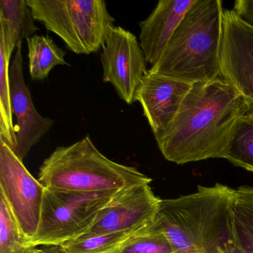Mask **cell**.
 Masks as SVG:
<instances>
[{
    "instance_id": "6da1fadb",
    "label": "cell",
    "mask_w": 253,
    "mask_h": 253,
    "mask_svg": "<svg viewBox=\"0 0 253 253\" xmlns=\"http://www.w3.org/2000/svg\"><path fill=\"white\" fill-rule=\"evenodd\" d=\"M241 94L222 78L192 84L178 112L156 140L164 158L178 165L223 158L235 121L249 112Z\"/></svg>"
},
{
    "instance_id": "7a4b0ae2",
    "label": "cell",
    "mask_w": 253,
    "mask_h": 253,
    "mask_svg": "<svg viewBox=\"0 0 253 253\" xmlns=\"http://www.w3.org/2000/svg\"><path fill=\"white\" fill-rule=\"evenodd\" d=\"M232 188L198 186L189 195L161 199L154 226L169 240L174 253H218L231 232Z\"/></svg>"
},
{
    "instance_id": "3957f363",
    "label": "cell",
    "mask_w": 253,
    "mask_h": 253,
    "mask_svg": "<svg viewBox=\"0 0 253 253\" xmlns=\"http://www.w3.org/2000/svg\"><path fill=\"white\" fill-rule=\"evenodd\" d=\"M223 10L220 0H195L149 70L190 84L221 78Z\"/></svg>"
},
{
    "instance_id": "277c9868",
    "label": "cell",
    "mask_w": 253,
    "mask_h": 253,
    "mask_svg": "<svg viewBox=\"0 0 253 253\" xmlns=\"http://www.w3.org/2000/svg\"><path fill=\"white\" fill-rule=\"evenodd\" d=\"M38 180L46 188L97 192L150 184L152 180L135 167L109 159L86 135L73 144L57 147L41 165Z\"/></svg>"
},
{
    "instance_id": "5b68a950",
    "label": "cell",
    "mask_w": 253,
    "mask_h": 253,
    "mask_svg": "<svg viewBox=\"0 0 253 253\" xmlns=\"http://www.w3.org/2000/svg\"><path fill=\"white\" fill-rule=\"evenodd\" d=\"M34 19L77 54L103 48L115 19L103 0H26Z\"/></svg>"
},
{
    "instance_id": "8992f818",
    "label": "cell",
    "mask_w": 253,
    "mask_h": 253,
    "mask_svg": "<svg viewBox=\"0 0 253 253\" xmlns=\"http://www.w3.org/2000/svg\"><path fill=\"white\" fill-rule=\"evenodd\" d=\"M119 191L81 192L45 187L39 226L29 245H61L84 235Z\"/></svg>"
},
{
    "instance_id": "52a82bcc",
    "label": "cell",
    "mask_w": 253,
    "mask_h": 253,
    "mask_svg": "<svg viewBox=\"0 0 253 253\" xmlns=\"http://www.w3.org/2000/svg\"><path fill=\"white\" fill-rule=\"evenodd\" d=\"M45 190L0 137V195L29 241L39 226Z\"/></svg>"
},
{
    "instance_id": "ba28073f",
    "label": "cell",
    "mask_w": 253,
    "mask_h": 253,
    "mask_svg": "<svg viewBox=\"0 0 253 253\" xmlns=\"http://www.w3.org/2000/svg\"><path fill=\"white\" fill-rule=\"evenodd\" d=\"M100 61L103 82L112 84L121 100L132 104L148 72L144 53L135 35L121 26H112L102 48Z\"/></svg>"
},
{
    "instance_id": "9c48e42d",
    "label": "cell",
    "mask_w": 253,
    "mask_h": 253,
    "mask_svg": "<svg viewBox=\"0 0 253 253\" xmlns=\"http://www.w3.org/2000/svg\"><path fill=\"white\" fill-rule=\"evenodd\" d=\"M220 78L232 85L253 112V28L233 10H223Z\"/></svg>"
},
{
    "instance_id": "30bf717a",
    "label": "cell",
    "mask_w": 253,
    "mask_h": 253,
    "mask_svg": "<svg viewBox=\"0 0 253 253\" xmlns=\"http://www.w3.org/2000/svg\"><path fill=\"white\" fill-rule=\"evenodd\" d=\"M161 201L149 183L122 189L100 211L94 224L83 235L138 230L153 221Z\"/></svg>"
},
{
    "instance_id": "8fae6325",
    "label": "cell",
    "mask_w": 253,
    "mask_h": 253,
    "mask_svg": "<svg viewBox=\"0 0 253 253\" xmlns=\"http://www.w3.org/2000/svg\"><path fill=\"white\" fill-rule=\"evenodd\" d=\"M22 47L23 43H20L16 48L10 66L9 78L13 115L17 119V146L13 152L23 161L32 147L51 129L54 121L42 116L34 106L30 89L23 75Z\"/></svg>"
},
{
    "instance_id": "7c38bea8",
    "label": "cell",
    "mask_w": 253,
    "mask_h": 253,
    "mask_svg": "<svg viewBox=\"0 0 253 253\" xmlns=\"http://www.w3.org/2000/svg\"><path fill=\"white\" fill-rule=\"evenodd\" d=\"M192 84L148 70L135 101L143 109L155 140L165 132L178 112Z\"/></svg>"
},
{
    "instance_id": "4fadbf2b",
    "label": "cell",
    "mask_w": 253,
    "mask_h": 253,
    "mask_svg": "<svg viewBox=\"0 0 253 253\" xmlns=\"http://www.w3.org/2000/svg\"><path fill=\"white\" fill-rule=\"evenodd\" d=\"M195 0H160L150 15L139 23L140 43L146 62L154 66L162 57L177 26Z\"/></svg>"
},
{
    "instance_id": "5bb4252c",
    "label": "cell",
    "mask_w": 253,
    "mask_h": 253,
    "mask_svg": "<svg viewBox=\"0 0 253 253\" xmlns=\"http://www.w3.org/2000/svg\"><path fill=\"white\" fill-rule=\"evenodd\" d=\"M26 0H0V41L8 54L38 30Z\"/></svg>"
},
{
    "instance_id": "9a60e30c",
    "label": "cell",
    "mask_w": 253,
    "mask_h": 253,
    "mask_svg": "<svg viewBox=\"0 0 253 253\" xmlns=\"http://www.w3.org/2000/svg\"><path fill=\"white\" fill-rule=\"evenodd\" d=\"M229 207L235 244L243 253H253V187L232 189Z\"/></svg>"
},
{
    "instance_id": "2e32d148",
    "label": "cell",
    "mask_w": 253,
    "mask_h": 253,
    "mask_svg": "<svg viewBox=\"0 0 253 253\" xmlns=\"http://www.w3.org/2000/svg\"><path fill=\"white\" fill-rule=\"evenodd\" d=\"M29 69L33 81H43L57 66H69L66 53L50 37L35 35L28 38Z\"/></svg>"
},
{
    "instance_id": "e0dca14e",
    "label": "cell",
    "mask_w": 253,
    "mask_h": 253,
    "mask_svg": "<svg viewBox=\"0 0 253 253\" xmlns=\"http://www.w3.org/2000/svg\"><path fill=\"white\" fill-rule=\"evenodd\" d=\"M222 158L253 173V112H246L235 121Z\"/></svg>"
},
{
    "instance_id": "ac0fdd59",
    "label": "cell",
    "mask_w": 253,
    "mask_h": 253,
    "mask_svg": "<svg viewBox=\"0 0 253 253\" xmlns=\"http://www.w3.org/2000/svg\"><path fill=\"white\" fill-rule=\"evenodd\" d=\"M12 56L8 54L3 42L0 41V137L14 151L17 146L15 126L13 122L10 88V61Z\"/></svg>"
},
{
    "instance_id": "d6986e66",
    "label": "cell",
    "mask_w": 253,
    "mask_h": 253,
    "mask_svg": "<svg viewBox=\"0 0 253 253\" xmlns=\"http://www.w3.org/2000/svg\"><path fill=\"white\" fill-rule=\"evenodd\" d=\"M112 253H174L165 234L151 222L136 231Z\"/></svg>"
},
{
    "instance_id": "ffe728a7",
    "label": "cell",
    "mask_w": 253,
    "mask_h": 253,
    "mask_svg": "<svg viewBox=\"0 0 253 253\" xmlns=\"http://www.w3.org/2000/svg\"><path fill=\"white\" fill-rule=\"evenodd\" d=\"M30 247L8 203L0 195V253H26Z\"/></svg>"
},
{
    "instance_id": "44dd1931",
    "label": "cell",
    "mask_w": 253,
    "mask_h": 253,
    "mask_svg": "<svg viewBox=\"0 0 253 253\" xmlns=\"http://www.w3.org/2000/svg\"><path fill=\"white\" fill-rule=\"evenodd\" d=\"M135 232L82 235L61 246L67 253H112Z\"/></svg>"
},
{
    "instance_id": "7402d4cb",
    "label": "cell",
    "mask_w": 253,
    "mask_h": 253,
    "mask_svg": "<svg viewBox=\"0 0 253 253\" xmlns=\"http://www.w3.org/2000/svg\"><path fill=\"white\" fill-rule=\"evenodd\" d=\"M233 11L243 21L253 28V0H236Z\"/></svg>"
},
{
    "instance_id": "603a6c76",
    "label": "cell",
    "mask_w": 253,
    "mask_h": 253,
    "mask_svg": "<svg viewBox=\"0 0 253 253\" xmlns=\"http://www.w3.org/2000/svg\"><path fill=\"white\" fill-rule=\"evenodd\" d=\"M218 253H244L234 241L232 229L229 235L217 248Z\"/></svg>"
},
{
    "instance_id": "cb8c5ba5",
    "label": "cell",
    "mask_w": 253,
    "mask_h": 253,
    "mask_svg": "<svg viewBox=\"0 0 253 253\" xmlns=\"http://www.w3.org/2000/svg\"><path fill=\"white\" fill-rule=\"evenodd\" d=\"M26 253H67L61 245L31 246Z\"/></svg>"
}]
</instances>
